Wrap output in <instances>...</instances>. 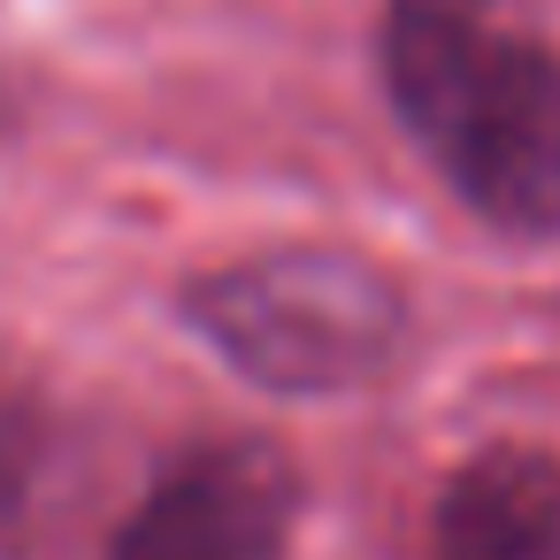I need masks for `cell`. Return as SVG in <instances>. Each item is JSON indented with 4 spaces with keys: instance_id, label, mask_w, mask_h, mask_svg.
<instances>
[{
    "instance_id": "cell-3",
    "label": "cell",
    "mask_w": 560,
    "mask_h": 560,
    "mask_svg": "<svg viewBox=\"0 0 560 560\" xmlns=\"http://www.w3.org/2000/svg\"><path fill=\"white\" fill-rule=\"evenodd\" d=\"M292 468L269 445L223 438L154 476L116 529V560H284Z\"/></svg>"
},
{
    "instance_id": "cell-2",
    "label": "cell",
    "mask_w": 560,
    "mask_h": 560,
    "mask_svg": "<svg viewBox=\"0 0 560 560\" xmlns=\"http://www.w3.org/2000/svg\"><path fill=\"white\" fill-rule=\"evenodd\" d=\"M430 154L445 162L460 200L499 231H522V238L560 231V55L529 39L430 139Z\"/></svg>"
},
{
    "instance_id": "cell-5",
    "label": "cell",
    "mask_w": 560,
    "mask_h": 560,
    "mask_svg": "<svg viewBox=\"0 0 560 560\" xmlns=\"http://www.w3.org/2000/svg\"><path fill=\"white\" fill-rule=\"evenodd\" d=\"M430 560H560V460L537 445L476 453L438 491Z\"/></svg>"
},
{
    "instance_id": "cell-4",
    "label": "cell",
    "mask_w": 560,
    "mask_h": 560,
    "mask_svg": "<svg viewBox=\"0 0 560 560\" xmlns=\"http://www.w3.org/2000/svg\"><path fill=\"white\" fill-rule=\"evenodd\" d=\"M522 0H392L384 16V85L407 131L430 147L522 47H529Z\"/></svg>"
},
{
    "instance_id": "cell-1",
    "label": "cell",
    "mask_w": 560,
    "mask_h": 560,
    "mask_svg": "<svg viewBox=\"0 0 560 560\" xmlns=\"http://www.w3.org/2000/svg\"><path fill=\"white\" fill-rule=\"evenodd\" d=\"M192 330L269 392H353L407 338L399 284L346 246H277L192 284Z\"/></svg>"
}]
</instances>
